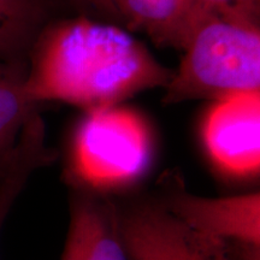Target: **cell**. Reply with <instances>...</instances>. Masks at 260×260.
<instances>
[{
	"label": "cell",
	"mask_w": 260,
	"mask_h": 260,
	"mask_svg": "<svg viewBox=\"0 0 260 260\" xmlns=\"http://www.w3.org/2000/svg\"><path fill=\"white\" fill-rule=\"evenodd\" d=\"M24 93L39 106L63 102L84 111L118 105L168 86L174 70L119 25L87 16L50 21L29 51Z\"/></svg>",
	"instance_id": "obj_1"
},
{
	"label": "cell",
	"mask_w": 260,
	"mask_h": 260,
	"mask_svg": "<svg viewBox=\"0 0 260 260\" xmlns=\"http://www.w3.org/2000/svg\"><path fill=\"white\" fill-rule=\"evenodd\" d=\"M154 154L153 133L141 113L119 105L90 110L71 135L64 177L75 190L121 193L147 176Z\"/></svg>",
	"instance_id": "obj_2"
},
{
	"label": "cell",
	"mask_w": 260,
	"mask_h": 260,
	"mask_svg": "<svg viewBox=\"0 0 260 260\" xmlns=\"http://www.w3.org/2000/svg\"><path fill=\"white\" fill-rule=\"evenodd\" d=\"M183 52L164 88V105L260 90L259 25L226 18L205 5Z\"/></svg>",
	"instance_id": "obj_3"
},
{
	"label": "cell",
	"mask_w": 260,
	"mask_h": 260,
	"mask_svg": "<svg viewBox=\"0 0 260 260\" xmlns=\"http://www.w3.org/2000/svg\"><path fill=\"white\" fill-rule=\"evenodd\" d=\"M118 226L129 260H260V252L194 232L161 203L118 212Z\"/></svg>",
	"instance_id": "obj_4"
},
{
	"label": "cell",
	"mask_w": 260,
	"mask_h": 260,
	"mask_svg": "<svg viewBox=\"0 0 260 260\" xmlns=\"http://www.w3.org/2000/svg\"><path fill=\"white\" fill-rule=\"evenodd\" d=\"M201 139L220 176L254 180L260 172V90L213 102L205 115Z\"/></svg>",
	"instance_id": "obj_5"
},
{
	"label": "cell",
	"mask_w": 260,
	"mask_h": 260,
	"mask_svg": "<svg viewBox=\"0 0 260 260\" xmlns=\"http://www.w3.org/2000/svg\"><path fill=\"white\" fill-rule=\"evenodd\" d=\"M161 201L191 230L247 251L260 252V193L204 198L178 186Z\"/></svg>",
	"instance_id": "obj_6"
},
{
	"label": "cell",
	"mask_w": 260,
	"mask_h": 260,
	"mask_svg": "<svg viewBox=\"0 0 260 260\" xmlns=\"http://www.w3.org/2000/svg\"><path fill=\"white\" fill-rule=\"evenodd\" d=\"M60 260H129L118 226V211L100 195L76 190Z\"/></svg>",
	"instance_id": "obj_7"
},
{
	"label": "cell",
	"mask_w": 260,
	"mask_h": 260,
	"mask_svg": "<svg viewBox=\"0 0 260 260\" xmlns=\"http://www.w3.org/2000/svg\"><path fill=\"white\" fill-rule=\"evenodd\" d=\"M122 24L146 32L157 46L183 51L205 8L198 0H110Z\"/></svg>",
	"instance_id": "obj_8"
},
{
	"label": "cell",
	"mask_w": 260,
	"mask_h": 260,
	"mask_svg": "<svg viewBox=\"0 0 260 260\" xmlns=\"http://www.w3.org/2000/svg\"><path fill=\"white\" fill-rule=\"evenodd\" d=\"M27 61L0 60V177L14 158L22 130L37 105L24 93Z\"/></svg>",
	"instance_id": "obj_9"
},
{
	"label": "cell",
	"mask_w": 260,
	"mask_h": 260,
	"mask_svg": "<svg viewBox=\"0 0 260 260\" xmlns=\"http://www.w3.org/2000/svg\"><path fill=\"white\" fill-rule=\"evenodd\" d=\"M56 158L57 152L46 145L44 121L34 117L22 130L14 158L0 177V230L30 175L52 164Z\"/></svg>",
	"instance_id": "obj_10"
},
{
	"label": "cell",
	"mask_w": 260,
	"mask_h": 260,
	"mask_svg": "<svg viewBox=\"0 0 260 260\" xmlns=\"http://www.w3.org/2000/svg\"><path fill=\"white\" fill-rule=\"evenodd\" d=\"M48 0H0V22L38 38L48 18Z\"/></svg>",
	"instance_id": "obj_11"
},
{
	"label": "cell",
	"mask_w": 260,
	"mask_h": 260,
	"mask_svg": "<svg viewBox=\"0 0 260 260\" xmlns=\"http://www.w3.org/2000/svg\"><path fill=\"white\" fill-rule=\"evenodd\" d=\"M224 17L259 25V0H198Z\"/></svg>",
	"instance_id": "obj_12"
},
{
	"label": "cell",
	"mask_w": 260,
	"mask_h": 260,
	"mask_svg": "<svg viewBox=\"0 0 260 260\" xmlns=\"http://www.w3.org/2000/svg\"><path fill=\"white\" fill-rule=\"evenodd\" d=\"M71 2L86 11H92L93 14L99 15L103 21L116 25L122 24L121 17L110 0H71Z\"/></svg>",
	"instance_id": "obj_13"
}]
</instances>
